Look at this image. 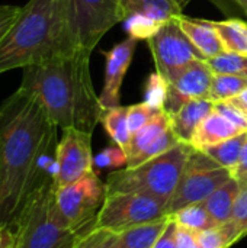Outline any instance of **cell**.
<instances>
[{"instance_id": "1", "label": "cell", "mask_w": 247, "mask_h": 248, "mask_svg": "<svg viewBox=\"0 0 247 248\" xmlns=\"http://www.w3.org/2000/svg\"><path fill=\"white\" fill-rule=\"evenodd\" d=\"M57 131L38 97L20 87L0 105V228L13 224L42 179L57 176Z\"/></svg>"}, {"instance_id": "2", "label": "cell", "mask_w": 247, "mask_h": 248, "mask_svg": "<svg viewBox=\"0 0 247 248\" xmlns=\"http://www.w3.org/2000/svg\"><path fill=\"white\" fill-rule=\"evenodd\" d=\"M90 54H74L23 68L20 89L35 94L49 119L61 129L93 132L103 108L90 77Z\"/></svg>"}, {"instance_id": "3", "label": "cell", "mask_w": 247, "mask_h": 248, "mask_svg": "<svg viewBox=\"0 0 247 248\" xmlns=\"http://www.w3.org/2000/svg\"><path fill=\"white\" fill-rule=\"evenodd\" d=\"M83 49L74 0H29L0 42V74L49 62Z\"/></svg>"}, {"instance_id": "4", "label": "cell", "mask_w": 247, "mask_h": 248, "mask_svg": "<svg viewBox=\"0 0 247 248\" xmlns=\"http://www.w3.org/2000/svg\"><path fill=\"white\" fill-rule=\"evenodd\" d=\"M55 177L42 179L29 193L10 228L15 248H74L80 235L70 230L55 206Z\"/></svg>"}, {"instance_id": "5", "label": "cell", "mask_w": 247, "mask_h": 248, "mask_svg": "<svg viewBox=\"0 0 247 248\" xmlns=\"http://www.w3.org/2000/svg\"><path fill=\"white\" fill-rule=\"evenodd\" d=\"M192 150V145L179 142L169 151L138 167H125L112 171L105 182L106 195L140 193L166 205L181 180Z\"/></svg>"}, {"instance_id": "6", "label": "cell", "mask_w": 247, "mask_h": 248, "mask_svg": "<svg viewBox=\"0 0 247 248\" xmlns=\"http://www.w3.org/2000/svg\"><path fill=\"white\" fill-rule=\"evenodd\" d=\"M106 199L105 182L96 171L58 187L55 190V206L63 222L80 237L96 228L98 215Z\"/></svg>"}, {"instance_id": "7", "label": "cell", "mask_w": 247, "mask_h": 248, "mask_svg": "<svg viewBox=\"0 0 247 248\" xmlns=\"http://www.w3.org/2000/svg\"><path fill=\"white\" fill-rule=\"evenodd\" d=\"M231 171L211 160L204 151L192 150L181 180L165 206L167 217L189 205L202 203L221 185L231 179Z\"/></svg>"}, {"instance_id": "8", "label": "cell", "mask_w": 247, "mask_h": 248, "mask_svg": "<svg viewBox=\"0 0 247 248\" xmlns=\"http://www.w3.org/2000/svg\"><path fill=\"white\" fill-rule=\"evenodd\" d=\"M165 203L140 193L106 195L103 206L96 219V228L112 234L157 222L166 218Z\"/></svg>"}, {"instance_id": "9", "label": "cell", "mask_w": 247, "mask_h": 248, "mask_svg": "<svg viewBox=\"0 0 247 248\" xmlns=\"http://www.w3.org/2000/svg\"><path fill=\"white\" fill-rule=\"evenodd\" d=\"M148 46L154 58L156 71L166 80L176 70L197 60H205L182 31L178 19L167 20L150 38Z\"/></svg>"}, {"instance_id": "10", "label": "cell", "mask_w": 247, "mask_h": 248, "mask_svg": "<svg viewBox=\"0 0 247 248\" xmlns=\"http://www.w3.org/2000/svg\"><path fill=\"white\" fill-rule=\"evenodd\" d=\"M80 48L92 52L103 35L124 20L121 0H74Z\"/></svg>"}, {"instance_id": "11", "label": "cell", "mask_w": 247, "mask_h": 248, "mask_svg": "<svg viewBox=\"0 0 247 248\" xmlns=\"http://www.w3.org/2000/svg\"><path fill=\"white\" fill-rule=\"evenodd\" d=\"M93 158L90 132L76 128L63 129V137L57 147V189L95 171Z\"/></svg>"}, {"instance_id": "12", "label": "cell", "mask_w": 247, "mask_h": 248, "mask_svg": "<svg viewBox=\"0 0 247 248\" xmlns=\"http://www.w3.org/2000/svg\"><path fill=\"white\" fill-rule=\"evenodd\" d=\"M213 71L205 60H197L176 70L167 78V96L165 110L169 115L178 112L188 100L208 97Z\"/></svg>"}, {"instance_id": "13", "label": "cell", "mask_w": 247, "mask_h": 248, "mask_svg": "<svg viewBox=\"0 0 247 248\" xmlns=\"http://www.w3.org/2000/svg\"><path fill=\"white\" fill-rule=\"evenodd\" d=\"M137 41L132 36L116 44L111 51L103 52L106 57L105 64V81L103 89L99 96L100 105L103 109H111L121 106V86L127 70L132 61Z\"/></svg>"}, {"instance_id": "14", "label": "cell", "mask_w": 247, "mask_h": 248, "mask_svg": "<svg viewBox=\"0 0 247 248\" xmlns=\"http://www.w3.org/2000/svg\"><path fill=\"white\" fill-rule=\"evenodd\" d=\"M214 110V102L208 97L188 100L178 112L170 115V126L179 142L189 144L199 124Z\"/></svg>"}, {"instance_id": "15", "label": "cell", "mask_w": 247, "mask_h": 248, "mask_svg": "<svg viewBox=\"0 0 247 248\" xmlns=\"http://www.w3.org/2000/svg\"><path fill=\"white\" fill-rule=\"evenodd\" d=\"M240 134H245V132L239 129L234 124H231L226 116H223L217 110H213L197 128L194 138L191 141V145L195 150L202 151L208 147L217 145Z\"/></svg>"}, {"instance_id": "16", "label": "cell", "mask_w": 247, "mask_h": 248, "mask_svg": "<svg viewBox=\"0 0 247 248\" xmlns=\"http://www.w3.org/2000/svg\"><path fill=\"white\" fill-rule=\"evenodd\" d=\"M186 1L183 0H121L124 20L132 15H140L153 19L159 23H166L182 13Z\"/></svg>"}, {"instance_id": "17", "label": "cell", "mask_w": 247, "mask_h": 248, "mask_svg": "<svg viewBox=\"0 0 247 248\" xmlns=\"http://www.w3.org/2000/svg\"><path fill=\"white\" fill-rule=\"evenodd\" d=\"M176 19L185 35L191 39L194 46L202 54L205 60L214 58L224 52V46L215 29L208 23V20H197L186 17L185 15H179Z\"/></svg>"}, {"instance_id": "18", "label": "cell", "mask_w": 247, "mask_h": 248, "mask_svg": "<svg viewBox=\"0 0 247 248\" xmlns=\"http://www.w3.org/2000/svg\"><path fill=\"white\" fill-rule=\"evenodd\" d=\"M240 193V185L236 179H230L224 185H221L211 196H208L202 205L211 217L215 227H221L229 222L236 199Z\"/></svg>"}, {"instance_id": "19", "label": "cell", "mask_w": 247, "mask_h": 248, "mask_svg": "<svg viewBox=\"0 0 247 248\" xmlns=\"http://www.w3.org/2000/svg\"><path fill=\"white\" fill-rule=\"evenodd\" d=\"M169 224L170 217H166L157 222L134 227L115 234L114 248H153Z\"/></svg>"}, {"instance_id": "20", "label": "cell", "mask_w": 247, "mask_h": 248, "mask_svg": "<svg viewBox=\"0 0 247 248\" xmlns=\"http://www.w3.org/2000/svg\"><path fill=\"white\" fill-rule=\"evenodd\" d=\"M208 23L215 29L224 51L247 55V23L240 19L229 20H208Z\"/></svg>"}, {"instance_id": "21", "label": "cell", "mask_w": 247, "mask_h": 248, "mask_svg": "<svg viewBox=\"0 0 247 248\" xmlns=\"http://www.w3.org/2000/svg\"><path fill=\"white\" fill-rule=\"evenodd\" d=\"M127 113L128 106H116L105 109L100 118V124L103 125L105 131L109 134L112 141L125 151V154H128L131 142V132L128 129Z\"/></svg>"}, {"instance_id": "22", "label": "cell", "mask_w": 247, "mask_h": 248, "mask_svg": "<svg viewBox=\"0 0 247 248\" xmlns=\"http://www.w3.org/2000/svg\"><path fill=\"white\" fill-rule=\"evenodd\" d=\"M170 126V115L163 109L160 110L147 125H144L140 131L131 135L130 150L127 157L135 155L141 150H144L147 145L154 142L157 138H160L166 131H169Z\"/></svg>"}, {"instance_id": "23", "label": "cell", "mask_w": 247, "mask_h": 248, "mask_svg": "<svg viewBox=\"0 0 247 248\" xmlns=\"http://www.w3.org/2000/svg\"><path fill=\"white\" fill-rule=\"evenodd\" d=\"M247 132L240 134L234 138H230L227 141H223L217 145L208 147L205 150H202L211 160H214L217 164H220L224 169H229L230 171H233L242 157V151L246 142Z\"/></svg>"}, {"instance_id": "24", "label": "cell", "mask_w": 247, "mask_h": 248, "mask_svg": "<svg viewBox=\"0 0 247 248\" xmlns=\"http://www.w3.org/2000/svg\"><path fill=\"white\" fill-rule=\"evenodd\" d=\"M229 247L239 241L243 235H247V186L240 187V193L236 199L233 214L227 224L220 227Z\"/></svg>"}, {"instance_id": "25", "label": "cell", "mask_w": 247, "mask_h": 248, "mask_svg": "<svg viewBox=\"0 0 247 248\" xmlns=\"http://www.w3.org/2000/svg\"><path fill=\"white\" fill-rule=\"evenodd\" d=\"M170 219L176 225L183 227L194 232H201V231L215 227V224L213 222L211 217L208 215V212L202 203L189 205L186 208H182L178 212H175L173 215H170Z\"/></svg>"}, {"instance_id": "26", "label": "cell", "mask_w": 247, "mask_h": 248, "mask_svg": "<svg viewBox=\"0 0 247 248\" xmlns=\"http://www.w3.org/2000/svg\"><path fill=\"white\" fill-rule=\"evenodd\" d=\"M247 89V77H239L231 74H213L211 89L208 99L214 103L230 100L239 96Z\"/></svg>"}, {"instance_id": "27", "label": "cell", "mask_w": 247, "mask_h": 248, "mask_svg": "<svg viewBox=\"0 0 247 248\" xmlns=\"http://www.w3.org/2000/svg\"><path fill=\"white\" fill-rule=\"evenodd\" d=\"M179 144V140L176 138L175 132L172 131V128L169 131H166L160 138H157L154 142H151L150 145H147L144 150H141L140 153H137L135 155L128 157L127 161V167L132 169V167H138L141 164H144L146 161L156 158L159 155H162L163 153L169 151L170 148H173L175 145Z\"/></svg>"}, {"instance_id": "28", "label": "cell", "mask_w": 247, "mask_h": 248, "mask_svg": "<svg viewBox=\"0 0 247 248\" xmlns=\"http://www.w3.org/2000/svg\"><path fill=\"white\" fill-rule=\"evenodd\" d=\"M213 74H231L247 77V55L234 52H221L214 58L205 60Z\"/></svg>"}, {"instance_id": "29", "label": "cell", "mask_w": 247, "mask_h": 248, "mask_svg": "<svg viewBox=\"0 0 247 248\" xmlns=\"http://www.w3.org/2000/svg\"><path fill=\"white\" fill-rule=\"evenodd\" d=\"M167 96V83L166 80L156 71L148 76L146 84V103L153 106L154 109H165V102Z\"/></svg>"}, {"instance_id": "30", "label": "cell", "mask_w": 247, "mask_h": 248, "mask_svg": "<svg viewBox=\"0 0 247 248\" xmlns=\"http://www.w3.org/2000/svg\"><path fill=\"white\" fill-rule=\"evenodd\" d=\"M125 22L127 32L135 39H150L162 28V23L140 15H132L127 17Z\"/></svg>"}, {"instance_id": "31", "label": "cell", "mask_w": 247, "mask_h": 248, "mask_svg": "<svg viewBox=\"0 0 247 248\" xmlns=\"http://www.w3.org/2000/svg\"><path fill=\"white\" fill-rule=\"evenodd\" d=\"M163 110V109H162ZM160 110L154 109L148 103H137L132 106H128V113H127V122H128V129L132 134L140 131L144 125H147Z\"/></svg>"}, {"instance_id": "32", "label": "cell", "mask_w": 247, "mask_h": 248, "mask_svg": "<svg viewBox=\"0 0 247 248\" xmlns=\"http://www.w3.org/2000/svg\"><path fill=\"white\" fill-rule=\"evenodd\" d=\"M128 157L119 145H112L100 151L93 158V169H121L127 167Z\"/></svg>"}, {"instance_id": "33", "label": "cell", "mask_w": 247, "mask_h": 248, "mask_svg": "<svg viewBox=\"0 0 247 248\" xmlns=\"http://www.w3.org/2000/svg\"><path fill=\"white\" fill-rule=\"evenodd\" d=\"M214 110H217L218 113L226 116L231 124H234L243 132H247V115L245 112H242L237 106L230 103L229 100L214 103Z\"/></svg>"}, {"instance_id": "34", "label": "cell", "mask_w": 247, "mask_h": 248, "mask_svg": "<svg viewBox=\"0 0 247 248\" xmlns=\"http://www.w3.org/2000/svg\"><path fill=\"white\" fill-rule=\"evenodd\" d=\"M198 248H229L227 240L220 227L197 232Z\"/></svg>"}, {"instance_id": "35", "label": "cell", "mask_w": 247, "mask_h": 248, "mask_svg": "<svg viewBox=\"0 0 247 248\" xmlns=\"http://www.w3.org/2000/svg\"><path fill=\"white\" fill-rule=\"evenodd\" d=\"M22 7L10 6V4H0V42L7 35L10 28L15 25L16 19L20 15Z\"/></svg>"}, {"instance_id": "36", "label": "cell", "mask_w": 247, "mask_h": 248, "mask_svg": "<svg viewBox=\"0 0 247 248\" xmlns=\"http://www.w3.org/2000/svg\"><path fill=\"white\" fill-rule=\"evenodd\" d=\"M175 237H176V246H178V248H198L197 232H194V231H189V230H186L183 227L176 225Z\"/></svg>"}, {"instance_id": "37", "label": "cell", "mask_w": 247, "mask_h": 248, "mask_svg": "<svg viewBox=\"0 0 247 248\" xmlns=\"http://www.w3.org/2000/svg\"><path fill=\"white\" fill-rule=\"evenodd\" d=\"M115 234L95 228L92 231V246L90 248H114Z\"/></svg>"}, {"instance_id": "38", "label": "cell", "mask_w": 247, "mask_h": 248, "mask_svg": "<svg viewBox=\"0 0 247 248\" xmlns=\"http://www.w3.org/2000/svg\"><path fill=\"white\" fill-rule=\"evenodd\" d=\"M231 176H233V179H236L239 182L240 187L247 186V138L245 147H243V151H242L240 161H239L237 167L231 171Z\"/></svg>"}, {"instance_id": "39", "label": "cell", "mask_w": 247, "mask_h": 248, "mask_svg": "<svg viewBox=\"0 0 247 248\" xmlns=\"http://www.w3.org/2000/svg\"><path fill=\"white\" fill-rule=\"evenodd\" d=\"M175 231H176V225H175V222L170 219V224H169L167 228L163 231V234L160 235V238L157 240V243L154 244V247L153 248H178V246H176Z\"/></svg>"}, {"instance_id": "40", "label": "cell", "mask_w": 247, "mask_h": 248, "mask_svg": "<svg viewBox=\"0 0 247 248\" xmlns=\"http://www.w3.org/2000/svg\"><path fill=\"white\" fill-rule=\"evenodd\" d=\"M0 248H15V234L10 227L0 228Z\"/></svg>"}, {"instance_id": "41", "label": "cell", "mask_w": 247, "mask_h": 248, "mask_svg": "<svg viewBox=\"0 0 247 248\" xmlns=\"http://www.w3.org/2000/svg\"><path fill=\"white\" fill-rule=\"evenodd\" d=\"M230 103H233L234 106H237L242 112H245L247 115V89L245 92H242L239 96H236V97H233V99H230L229 100Z\"/></svg>"}, {"instance_id": "42", "label": "cell", "mask_w": 247, "mask_h": 248, "mask_svg": "<svg viewBox=\"0 0 247 248\" xmlns=\"http://www.w3.org/2000/svg\"><path fill=\"white\" fill-rule=\"evenodd\" d=\"M90 246H92V232L80 237L77 244L74 246V248H90Z\"/></svg>"}, {"instance_id": "43", "label": "cell", "mask_w": 247, "mask_h": 248, "mask_svg": "<svg viewBox=\"0 0 247 248\" xmlns=\"http://www.w3.org/2000/svg\"><path fill=\"white\" fill-rule=\"evenodd\" d=\"M234 1H236L239 6H242V7L247 12V0H234Z\"/></svg>"}, {"instance_id": "44", "label": "cell", "mask_w": 247, "mask_h": 248, "mask_svg": "<svg viewBox=\"0 0 247 248\" xmlns=\"http://www.w3.org/2000/svg\"><path fill=\"white\" fill-rule=\"evenodd\" d=\"M183 1H186V3H188V1H189V0H183Z\"/></svg>"}]
</instances>
